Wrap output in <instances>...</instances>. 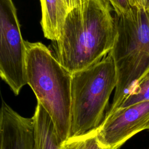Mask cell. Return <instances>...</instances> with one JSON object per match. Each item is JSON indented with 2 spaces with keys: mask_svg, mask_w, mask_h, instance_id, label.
I'll list each match as a JSON object with an SVG mask.
<instances>
[{
  "mask_svg": "<svg viewBox=\"0 0 149 149\" xmlns=\"http://www.w3.org/2000/svg\"><path fill=\"white\" fill-rule=\"evenodd\" d=\"M108 0H90L70 10L56 42V58L71 73L100 61L113 48L115 16Z\"/></svg>",
  "mask_w": 149,
  "mask_h": 149,
  "instance_id": "obj_1",
  "label": "cell"
},
{
  "mask_svg": "<svg viewBox=\"0 0 149 149\" xmlns=\"http://www.w3.org/2000/svg\"><path fill=\"white\" fill-rule=\"evenodd\" d=\"M26 79L63 142L70 136L72 73L41 42L25 41Z\"/></svg>",
  "mask_w": 149,
  "mask_h": 149,
  "instance_id": "obj_2",
  "label": "cell"
},
{
  "mask_svg": "<svg viewBox=\"0 0 149 149\" xmlns=\"http://www.w3.org/2000/svg\"><path fill=\"white\" fill-rule=\"evenodd\" d=\"M116 35L109 53L115 62L117 83L107 117L116 111L137 81L149 70V11L136 7L115 13Z\"/></svg>",
  "mask_w": 149,
  "mask_h": 149,
  "instance_id": "obj_3",
  "label": "cell"
},
{
  "mask_svg": "<svg viewBox=\"0 0 149 149\" xmlns=\"http://www.w3.org/2000/svg\"><path fill=\"white\" fill-rule=\"evenodd\" d=\"M116 83V67L109 54L93 65L72 73L69 137L83 135L100 127Z\"/></svg>",
  "mask_w": 149,
  "mask_h": 149,
  "instance_id": "obj_4",
  "label": "cell"
},
{
  "mask_svg": "<svg viewBox=\"0 0 149 149\" xmlns=\"http://www.w3.org/2000/svg\"><path fill=\"white\" fill-rule=\"evenodd\" d=\"M26 47L12 0H0V76L17 95L27 84Z\"/></svg>",
  "mask_w": 149,
  "mask_h": 149,
  "instance_id": "obj_5",
  "label": "cell"
},
{
  "mask_svg": "<svg viewBox=\"0 0 149 149\" xmlns=\"http://www.w3.org/2000/svg\"><path fill=\"white\" fill-rule=\"evenodd\" d=\"M149 122V101L119 109L104 118L97 129V137L105 149H118L129 139L146 130Z\"/></svg>",
  "mask_w": 149,
  "mask_h": 149,
  "instance_id": "obj_6",
  "label": "cell"
},
{
  "mask_svg": "<svg viewBox=\"0 0 149 149\" xmlns=\"http://www.w3.org/2000/svg\"><path fill=\"white\" fill-rule=\"evenodd\" d=\"M0 149H34L33 116L24 117L3 100L0 111Z\"/></svg>",
  "mask_w": 149,
  "mask_h": 149,
  "instance_id": "obj_7",
  "label": "cell"
},
{
  "mask_svg": "<svg viewBox=\"0 0 149 149\" xmlns=\"http://www.w3.org/2000/svg\"><path fill=\"white\" fill-rule=\"evenodd\" d=\"M41 8V25L45 38L56 41L69 12L65 0H40Z\"/></svg>",
  "mask_w": 149,
  "mask_h": 149,
  "instance_id": "obj_8",
  "label": "cell"
},
{
  "mask_svg": "<svg viewBox=\"0 0 149 149\" xmlns=\"http://www.w3.org/2000/svg\"><path fill=\"white\" fill-rule=\"evenodd\" d=\"M34 125V149H64L48 112L37 102L33 116Z\"/></svg>",
  "mask_w": 149,
  "mask_h": 149,
  "instance_id": "obj_9",
  "label": "cell"
},
{
  "mask_svg": "<svg viewBox=\"0 0 149 149\" xmlns=\"http://www.w3.org/2000/svg\"><path fill=\"white\" fill-rule=\"evenodd\" d=\"M148 101L149 70L137 81L132 88L130 93L118 109L124 108L136 104Z\"/></svg>",
  "mask_w": 149,
  "mask_h": 149,
  "instance_id": "obj_10",
  "label": "cell"
},
{
  "mask_svg": "<svg viewBox=\"0 0 149 149\" xmlns=\"http://www.w3.org/2000/svg\"><path fill=\"white\" fill-rule=\"evenodd\" d=\"M64 149H105L99 142L97 129L81 136L68 138L63 142Z\"/></svg>",
  "mask_w": 149,
  "mask_h": 149,
  "instance_id": "obj_11",
  "label": "cell"
},
{
  "mask_svg": "<svg viewBox=\"0 0 149 149\" xmlns=\"http://www.w3.org/2000/svg\"><path fill=\"white\" fill-rule=\"evenodd\" d=\"M113 8L115 13L117 15L125 14L128 12L132 6L130 0H108Z\"/></svg>",
  "mask_w": 149,
  "mask_h": 149,
  "instance_id": "obj_12",
  "label": "cell"
},
{
  "mask_svg": "<svg viewBox=\"0 0 149 149\" xmlns=\"http://www.w3.org/2000/svg\"><path fill=\"white\" fill-rule=\"evenodd\" d=\"M130 3L132 7L149 11V0H130Z\"/></svg>",
  "mask_w": 149,
  "mask_h": 149,
  "instance_id": "obj_13",
  "label": "cell"
},
{
  "mask_svg": "<svg viewBox=\"0 0 149 149\" xmlns=\"http://www.w3.org/2000/svg\"><path fill=\"white\" fill-rule=\"evenodd\" d=\"M90 0H65L69 12L79 6H82Z\"/></svg>",
  "mask_w": 149,
  "mask_h": 149,
  "instance_id": "obj_14",
  "label": "cell"
},
{
  "mask_svg": "<svg viewBox=\"0 0 149 149\" xmlns=\"http://www.w3.org/2000/svg\"><path fill=\"white\" fill-rule=\"evenodd\" d=\"M146 129H147V130H149V122L148 123V124H147V128H146Z\"/></svg>",
  "mask_w": 149,
  "mask_h": 149,
  "instance_id": "obj_15",
  "label": "cell"
}]
</instances>
